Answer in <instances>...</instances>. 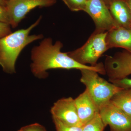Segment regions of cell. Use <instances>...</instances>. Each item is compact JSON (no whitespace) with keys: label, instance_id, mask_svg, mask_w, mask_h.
Masks as SVG:
<instances>
[{"label":"cell","instance_id":"6da1fadb","mask_svg":"<svg viewBox=\"0 0 131 131\" xmlns=\"http://www.w3.org/2000/svg\"><path fill=\"white\" fill-rule=\"evenodd\" d=\"M63 44L57 40L53 43L51 38H45L31 51V70L33 74L39 79L48 77L47 71L51 69H72L81 70L89 69L96 71L101 74H106L104 64L97 63L94 66L83 65L69 56L67 52H62Z\"/></svg>","mask_w":131,"mask_h":131},{"label":"cell","instance_id":"7a4b0ae2","mask_svg":"<svg viewBox=\"0 0 131 131\" xmlns=\"http://www.w3.org/2000/svg\"><path fill=\"white\" fill-rule=\"evenodd\" d=\"M42 18L40 16L28 28L18 30L0 39V65L6 73H15V63L21 51L32 42L43 37L42 34H30Z\"/></svg>","mask_w":131,"mask_h":131},{"label":"cell","instance_id":"3957f363","mask_svg":"<svg viewBox=\"0 0 131 131\" xmlns=\"http://www.w3.org/2000/svg\"><path fill=\"white\" fill-rule=\"evenodd\" d=\"M80 71V81L85 85L86 90L99 109L109 102L115 94L124 89L99 76L96 71L83 69Z\"/></svg>","mask_w":131,"mask_h":131},{"label":"cell","instance_id":"277c9868","mask_svg":"<svg viewBox=\"0 0 131 131\" xmlns=\"http://www.w3.org/2000/svg\"><path fill=\"white\" fill-rule=\"evenodd\" d=\"M107 34V32L94 31L83 45L73 51L67 52V54L82 64L96 65L102 55L108 50L106 41Z\"/></svg>","mask_w":131,"mask_h":131},{"label":"cell","instance_id":"5b68a950","mask_svg":"<svg viewBox=\"0 0 131 131\" xmlns=\"http://www.w3.org/2000/svg\"><path fill=\"white\" fill-rule=\"evenodd\" d=\"M56 2L57 0H6L5 8L9 25L15 28L32 9L37 7L50 6Z\"/></svg>","mask_w":131,"mask_h":131},{"label":"cell","instance_id":"8992f818","mask_svg":"<svg viewBox=\"0 0 131 131\" xmlns=\"http://www.w3.org/2000/svg\"><path fill=\"white\" fill-rule=\"evenodd\" d=\"M84 12L93 19L95 25V31L107 32L119 26L103 0H87Z\"/></svg>","mask_w":131,"mask_h":131},{"label":"cell","instance_id":"52a82bcc","mask_svg":"<svg viewBox=\"0 0 131 131\" xmlns=\"http://www.w3.org/2000/svg\"><path fill=\"white\" fill-rule=\"evenodd\" d=\"M99 114L105 127L111 131H131V117L110 102L99 109Z\"/></svg>","mask_w":131,"mask_h":131},{"label":"cell","instance_id":"ba28073f","mask_svg":"<svg viewBox=\"0 0 131 131\" xmlns=\"http://www.w3.org/2000/svg\"><path fill=\"white\" fill-rule=\"evenodd\" d=\"M104 68L109 80H118L131 75V54L125 50L107 56Z\"/></svg>","mask_w":131,"mask_h":131},{"label":"cell","instance_id":"9c48e42d","mask_svg":"<svg viewBox=\"0 0 131 131\" xmlns=\"http://www.w3.org/2000/svg\"><path fill=\"white\" fill-rule=\"evenodd\" d=\"M52 118L56 119L66 126H82L75 104L71 97L59 100L51 109Z\"/></svg>","mask_w":131,"mask_h":131},{"label":"cell","instance_id":"30bf717a","mask_svg":"<svg viewBox=\"0 0 131 131\" xmlns=\"http://www.w3.org/2000/svg\"><path fill=\"white\" fill-rule=\"evenodd\" d=\"M80 122L83 125L92 119L99 109L86 90L74 99Z\"/></svg>","mask_w":131,"mask_h":131},{"label":"cell","instance_id":"8fae6325","mask_svg":"<svg viewBox=\"0 0 131 131\" xmlns=\"http://www.w3.org/2000/svg\"><path fill=\"white\" fill-rule=\"evenodd\" d=\"M108 49L121 48L131 54V28L118 26L107 31L106 39Z\"/></svg>","mask_w":131,"mask_h":131},{"label":"cell","instance_id":"7c38bea8","mask_svg":"<svg viewBox=\"0 0 131 131\" xmlns=\"http://www.w3.org/2000/svg\"><path fill=\"white\" fill-rule=\"evenodd\" d=\"M108 7L118 25L131 28L130 12L124 0H113L109 3Z\"/></svg>","mask_w":131,"mask_h":131},{"label":"cell","instance_id":"4fadbf2b","mask_svg":"<svg viewBox=\"0 0 131 131\" xmlns=\"http://www.w3.org/2000/svg\"><path fill=\"white\" fill-rule=\"evenodd\" d=\"M110 102L131 117V89H124L118 92Z\"/></svg>","mask_w":131,"mask_h":131},{"label":"cell","instance_id":"5bb4252c","mask_svg":"<svg viewBox=\"0 0 131 131\" xmlns=\"http://www.w3.org/2000/svg\"><path fill=\"white\" fill-rule=\"evenodd\" d=\"M99 113L83 126L82 131H103L105 128Z\"/></svg>","mask_w":131,"mask_h":131},{"label":"cell","instance_id":"9a60e30c","mask_svg":"<svg viewBox=\"0 0 131 131\" xmlns=\"http://www.w3.org/2000/svg\"><path fill=\"white\" fill-rule=\"evenodd\" d=\"M69 9L72 12L84 11L87 0H62Z\"/></svg>","mask_w":131,"mask_h":131},{"label":"cell","instance_id":"2e32d148","mask_svg":"<svg viewBox=\"0 0 131 131\" xmlns=\"http://www.w3.org/2000/svg\"><path fill=\"white\" fill-rule=\"evenodd\" d=\"M53 119L57 131H82L83 126H70L66 125L58 120Z\"/></svg>","mask_w":131,"mask_h":131},{"label":"cell","instance_id":"e0dca14e","mask_svg":"<svg viewBox=\"0 0 131 131\" xmlns=\"http://www.w3.org/2000/svg\"><path fill=\"white\" fill-rule=\"evenodd\" d=\"M117 86L124 89H131V78L127 77L118 80H109Z\"/></svg>","mask_w":131,"mask_h":131},{"label":"cell","instance_id":"ac0fdd59","mask_svg":"<svg viewBox=\"0 0 131 131\" xmlns=\"http://www.w3.org/2000/svg\"><path fill=\"white\" fill-rule=\"evenodd\" d=\"M9 24L0 21V39L12 33Z\"/></svg>","mask_w":131,"mask_h":131},{"label":"cell","instance_id":"d6986e66","mask_svg":"<svg viewBox=\"0 0 131 131\" xmlns=\"http://www.w3.org/2000/svg\"><path fill=\"white\" fill-rule=\"evenodd\" d=\"M20 129L21 131H47L44 127L38 123L26 126Z\"/></svg>","mask_w":131,"mask_h":131},{"label":"cell","instance_id":"ffe728a7","mask_svg":"<svg viewBox=\"0 0 131 131\" xmlns=\"http://www.w3.org/2000/svg\"><path fill=\"white\" fill-rule=\"evenodd\" d=\"M0 21L9 24V18L5 7L0 5Z\"/></svg>","mask_w":131,"mask_h":131},{"label":"cell","instance_id":"44dd1931","mask_svg":"<svg viewBox=\"0 0 131 131\" xmlns=\"http://www.w3.org/2000/svg\"><path fill=\"white\" fill-rule=\"evenodd\" d=\"M124 1L128 6L131 14V0H124Z\"/></svg>","mask_w":131,"mask_h":131},{"label":"cell","instance_id":"7402d4cb","mask_svg":"<svg viewBox=\"0 0 131 131\" xmlns=\"http://www.w3.org/2000/svg\"><path fill=\"white\" fill-rule=\"evenodd\" d=\"M6 0H0V5L2 6L5 7L6 6Z\"/></svg>","mask_w":131,"mask_h":131},{"label":"cell","instance_id":"603a6c76","mask_svg":"<svg viewBox=\"0 0 131 131\" xmlns=\"http://www.w3.org/2000/svg\"><path fill=\"white\" fill-rule=\"evenodd\" d=\"M113 1V0H103L105 2V3L106 5L108 6V4H109V3L112 1Z\"/></svg>","mask_w":131,"mask_h":131},{"label":"cell","instance_id":"cb8c5ba5","mask_svg":"<svg viewBox=\"0 0 131 131\" xmlns=\"http://www.w3.org/2000/svg\"><path fill=\"white\" fill-rule=\"evenodd\" d=\"M18 131H21V130H20V129Z\"/></svg>","mask_w":131,"mask_h":131}]
</instances>
